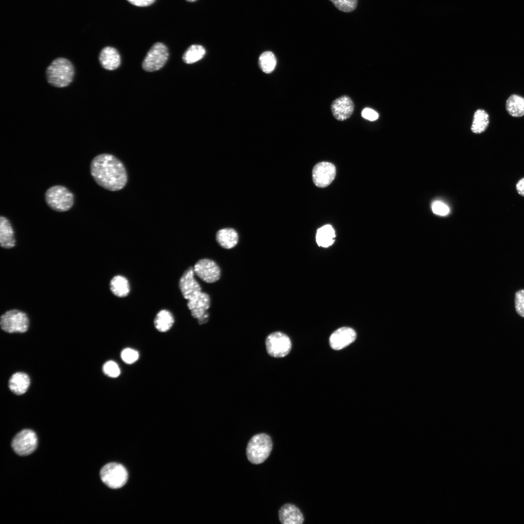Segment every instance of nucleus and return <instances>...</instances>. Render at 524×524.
<instances>
[{
    "instance_id": "1",
    "label": "nucleus",
    "mask_w": 524,
    "mask_h": 524,
    "mask_svg": "<svg viewBox=\"0 0 524 524\" xmlns=\"http://www.w3.org/2000/svg\"><path fill=\"white\" fill-rule=\"evenodd\" d=\"M90 171L98 185L110 191L120 190L128 182L125 165L111 154L102 153L94 157L90 163Z\"/></svg>"
},
{
    "instance_id": "2",
    "label": "nucleus",
    "mask_w": 524,
    "mask_h": 524,
    "mask_svg": "<svg viewBox=\"0 0 524 524\" xmlns=\"http://www.w3.org/2000/svg\"><path fill=\"white\" fill-rule=\"evenodd\" d=\"M48 82L56 87H65L72 82L74 68L72 63L64 58H58L52 61L47 68Z\"/></svg>"
},
{
    "instance_id": "3",
    "label": "nucleus",
    "mask_w": 524,
    "mask_h": 524,
    "mask_svg": "<svg viewBox=\"0 0 524 524\" xmlns=\"http://www.w3.org/2000/svg\"><path fill=\"white\" fill-rule=\"evenodd\" d=\"M45 200L50 209L57 212L68 211L74 204L73 194L67 187L61 185L49 188L45 193Z\"/></svg>"
},
{
    "instance_id": "4",
    "label": "nucleus",
    "mask_w": 524,
    "mask_h": 524,
    "mask_svg": "<svg viewBox=\"0 0 524 524\" xmlns=\"http://www.w3.org/2000/svg\"><path fill=\"white\" fill-rule=\"evenodd\" d=\"M272 446V439L268 434L255 435L247 445L246 454L248 460L254 464L263 462L270 455Z\"/></svg>"
},
{
    "instance_id": "5",
    "label": "nucleus",
    "mask_w": 524,
    "mask_h": 524,
    "mask_svg": "<svg viewBox=\"0 0 524 524\" xmlns=\"http://www.w3.org/2000/svg\"><path fill=\"white\" fill-rule=\"evenodd\" d=\"M100 478L108 487L118 489L124 486L128 480V472L121 464L112 462L104 465L100 471Z\"/></svg>"
},
{
    "instance_id": "6",
    "label": "nucleus",
    "mask_w": 524,
    "mask_h": 524,
    "mask_svg": "<svg viewBox=\"0 0 524 524\" xmlns=\"http://www.w3.org/2000/svg\"><path fill=\"white\" fill-rule=\"evenodd\" d=\"M29 323L27 314L16 309L7 311L0 317L1 328L8 333H24L27 330Z\"/></svg>"
},
{
    "instance_id": "7",
    "label": "nucleus",
    "mask_w": 524,
    "mask_h": 524,
    "mask_svg": "<svg viewBox=\"0 0 524 524\" xmlns=\"http://www.w3.org/2000/svg\"><path fill=\"white\" fill-rule=\"evenodd\" d=\"M168 57L166 46L161 42L156 43L147 52L142 63L143 68L147 72L158 70L164 66Z\"/></svg>"
},
{
    "instance_id": "8",
    "label": "nucleus",
    "mask_w": 524,
    "mask_h": 524,
    "mask_svg": "<svg viewBox=\"0 0 524 524\" xmlns=\"http://www.w3.org/2000/svg\"><path fill=\"white\" fill-rule=\"evenodd\" d=\"M265 346L268 354L275 358L287 356L291 351V341L285 334L277 331L270 334L265 339Z\"/></svg>"
},
{
    "instance_id": "9",
    "label": "nucleus",
    "mask_w": 524,
    "mask_h": 524,
    "mask_svg": "<svg viewBox=\"0 0 524 524\" xmlns=\"http://www.w3.org/2000/svg\"><path fill=\"white\" fill-rule=\"evenodd\" d=\"M12 447L18 455L27 456L34 451L37 445V438L35 432L28 429L21 430L12 441Z\"/></svg>"
},
{
    "instance_id": "10",
    "label": "nucleus",
    "mask_w": 524,
    "mask_h": 524,
    "mask_svg": "<svg viewBox=\"0 0 524 524\" xmlns=\"http://www.w3.org/2000/svg\"><path fill=\"white\" fill-rule=\"evenodd\" d=\"M187 306L193 317L196 318L199 324L206 323L209 318L207 310L210 306V298L208 294L200 292L188 300Z\"/></svg>"
},
{
    "instance_id": "11",
    "label": "nucleus",
    "mask_w": 524,
    "mask_h": 524,
    "mask_svg": "<svg viewBox=\"0 0 524 524\" xmlns=\"http://www.w3.org/2000/svg\"><path fill=\"white\" fill-rule=\"evenodd\" d=\"M194 270L195 275L207 283L216 282L221 275L218 265L213 261L208 259L198 261L194 265Z\"/></svg>"
},
{
    "instance_id": "12",
    "label": "nucleus",
    "mask_w": 524,
    "mask_h": 524,
    "mask_svg": "<svg viewBox=\"0 0 524 524\" xmlns=\"http://www.w3.org/2000/svg\"><path fill=\"white\" fill-rule=\"evenodd\" d=\"M336 173V168L332 164L326 162L319 163L312 169L313 181L318 187H326L334 180Z\"/></svg>"
},
{
    "instance_id": "13",
    "label": "nucleus",
    "mask_w": 524,
    "mask_h": 524,
    "mask_svg": "<svg viewBox=\"0 0 524 524\" xmlns=\"http://www.w3.org/2000/svg\"><path fill=\"white\" fill-rule=\"evenodd\" d=\"M195 274L194 268L189 267L179 280L180 291L183 297L187 300L201 292V287L194 277Z\"/></svg>"
},
{
    "instance_id": "14",
    "label": "nucleus",
    "mask_w": 524,
    "mask_h": 524,
    "mask_svg": "<svg viewBox=\"0 0 524 524\" xmlns=\"http://www.w3.org/2000/svg\"><path fill=\"white\" fill-rule=\"evenodd\" d=\"M357 335L355 330L349 327H342L332 333L329 338V344L334 350H340L355 341Z\"/></svg>"
},
{
    "instance_id": "15",
    "label": "nucleus",
    "mask_w": 524,
    "mask_h": 524,
    "mask_svg": "<svg viewBox=\"0 0 524 524\" xmlns=\"http://www.w3.org/2000/svg\"><path fill=\"white\" fill-rule=\"evenodd\" d=\"M354 103L347 96H342L332 103L331 109L333 116L339 121H344L349 118L353 112Z\"/></svg>"
},
{
    "instance_id": "16",
    "label": "nucleus",
    "mask_w": 524,
    "mask_h": 524,
    "mask_svg": "<svg viewBox=\"0 0 524 524\" xmlns=\"http://www.w3.org/2000/svg\"><path fill=\"white\" fill-rule=\"evenodd\" d=\"M278 518L283 524H301L304 518L300 510L295 505L286 504L278 511Z\"/></svg>"
},
{
    "instance_id": "17",
    "label": "nucleus",
    "mask_w": 524,
    "mask_h": 524,
    "mask_svg": "<svg viewBox=\"0 0 524 524\" xmlns=\"http://www.w3.org/2000/svg\"><path fill=\"white\" fill-rule=\"evenodd\" d=\"M98 58L101 66L107 70H115L120 65L121 59L118 51L111 47L102 49Z\"/></svg>"
},
{
    "instance_id": "18",
    "label": "nucleus",
    "mask_w": 524,
    "mask_h": 524,
    "mask_svg": "<svg viewBox=\"0 0 524 524\" xmlns=\"http://www.w3.org/2000/svg\"><path fill=\"white\" fill-rule=\"evenodd\" d=\"M14 231L9 220L0 216V245L2 247L11 248L15 246Z\"/></svg>"
},
{
    "instance_id": "19",
    "label": "nucleus",
    "mask_w": 524,
    "mask_h": 524,
    "mask_svg": "<svg viewBox=\"0 0 524 524\" xmlns=\"http://www.w3.org/2000/svg\"><path fill=\"white\" fill-rule=\"evenodd\" d=\"M30 384V379L27 374L17 372L13 374L10 378L9 387L14 393L21 395L27 391Z\"/></svg>"
},
{
    "instance_id": "20",
    "label": "nucleus",
    "mask_w": 524,
    "mask_h": 524,
    "mask_svg": "<svg viewBox=\"0 0 524 524\" xmlns=\"http://www.w3.org/2000/svg\"><path fill=\"white\" fill-rule=\"evenodd\" d=\"M216 239L221 246L224 248L230 249L237 245L238 241V235L234 229L225 228L217 231Z\"/></svg>"
},
{
    "instance_id": "21",
    "label": "nucleus",
    "mask_w": 524,
    "mask_h": 524,
    "mask_svg": "<svg viewBox=\"0 0 524 524\" xmlns=\"http://www.w3.org/2000/svg\"><path fill=\"white\" fill-rule=\"evenodd\" d=\"M110 288L112 293L119 297L126 296L130 291L128 279L120 275L115 276L112 278L110 282Z\"/></svg>"
},
{
    "instance_id": "22",
    "label": "nucleus",
    "mask_w": 524,
    "mask_h": 524,
    "mask_svg": "<svg viewBox=\"0 0 524 524\" xmlns=\"http://www.w3.org/2000/svg\"><path fill=\"white\" fill-rule=\"evenodd\" d=\"M174 322V319L172 314L166 310L159 311L154 320L155 328L161 332H165L169 330L172 327Z\"/></svg>"
},
{
    "instance_id": "23",
    "label": "nucleus",
    "mask_w": 524,
    "mask_h": 524,
    "mask_svg": "<svg viewBox=\"0 0 524 524\" xmlns=\"http://www.w3.org/2000/svg\"><path fill=\"white\" fill-rule=\"evenodd\" d=\"M506 109L513 117L524 115V98L517 95L510 96L506 101Z\"/></svg>"
},
{
    "instance_id": "24",
    "label": "nucleus",
    "mask_w": 524,
    "mask_h": 524,
    "mask_svg": "<svg viewBox=\"0 0 524 524\" xmlns=\"http://www.w3.org/2000/svg\"><path fill=\"white\" fill-rule=\"evenodd\" d=\"M335 231L330 225H326L317 230L316 240L319 246L327 247L334 242Z\"/></svg>"
},
{
    "instance_id": "25",
    "label": "nucleus",
    "mask_w": 524,
    "mask_h": 524,
    "mask_svg": "<svg viewBox=\"0 0 524 524\" xmlns=\"http://www.w3.org/2000/svg\"><path fill=\"white\" fill-rule=\"evenodd\" d=\"M489 123L488 114L484 110L478 109L474 114L471 130L474 133H480L485 131Z\"/></svg>"
},
{
    "instance_id": "26",
    "label": "nucleus",
    "mask_w": 524,
    "mask_h": 524,
    "mask_svg": "<svg viewBox=\"0 0 524 524\" xmlns=\"http://www.w3.org/2000/svg\"><path fill=\"white\" fill-rule=\"evenodd\" d=\"M205 49L199 45H193L190 46L182 56L183 62L188 64L194 63L201 60L205 54Z\"/></svg>"
},
{
    "instance_id": "27",
    "label": "nucleus",
    "mask_w": 524,
    "mask_h": 524,
    "mask_svg": "<svg viewBox=\"0 0 524 524\" xmlns=\"http://www.w3.org/2000/svg\"><path fill=\"white\" fill-rule=\"evenodd\" d=\"M276 63V58L271 51H265L262 53L259 57L260 67L265 73H271L275 68Z\"/></svg>"
},
{
    "instance_id": "28",
    "label": "nucleus",
    "mask_w": 524,
    "mask_h": 524,
    "mask_svg": "<svg viewBox=\"0 0 524 524\" xmlns=\"http://www.w3.org/2000/svg\"><path fill=\"white\" fill-rule=\"evenodd\" d=\"M339 10L350 13L354 11L358 5V0H329Z\"/></svg>"
},
{
    "instance_id": "29",
    "label": "nucleus",
    "mask_w": 524,
    "mask_h": 524,
    "mask_svg": "<svg viewBox=\"0 0 524 524\" xmlns=\"http://www.w3.org/2000/svg\"><path fill=\"white\" fill-rule=\"evenodd\" d=\"M139 357L138 351L131 348H125L121 353V359L127 364L133 363L137 360Z\"/></svg>"
},
{
    "instance_id": "30",
    "label": "nucleus",
    "mask_w": 524,
    "mask_h": 524,
    "mask_svg": "<svg viewBox=\"0 0 524 524\" xmlns=\"http://www.w3.org/2000/svg\"><path fill=\"white\" fill-rule=\"evenodd\" d=\"M102 370L106 375L111 377H116L120 374L118 365L112 360L106 362L103 366Z\"/></svg>"
},
{
    "instance_id": "31",
    "label": "nucleus",
    "mask_w": 524,
    "mask_h": 524,
    "mask_svg": "<svg viewBox=\"0 0 524 524\" xmlns=\"http://www.w3.org/2000/svg\"><path fill=\"white\" fill-rule=\"evenodd\" d=\"M431 209L435 214L440 216H445L450 212L449 207L440 200L434 201L431 204Z\"/></svg>"
},
{
    "instance_id": "32",
    "label": "nucleus",
    "mask_w": 524,
    "mask_h": 524,
    "mask_svg": "<svg viewBox=\"0 0 524 524\" xmlns=\"http://www.w3.org/2000/svg\"><path fill=\"white\" fill-rule=\"evenodd\" d=\"M515 307L517 313L524 317V290H520L515 294Z\"/></svg>"
},
{
    "instance_id": "33",
    "label": "nucleus",
    "mask_w": 524,
    "mask_h": 524,
    "mask_svg": "<svg viewBox=\"0 0 524 524\" xmlns=\"http://www.w3.org/2000/svg\"><path fill=\"white\" fill-rule=\"evenodd\" d=\"M362 116L370 121H375L377 120L378 117V115L374 110L366 108H364L361 113Z\"/></svg>"
},
{
    "instance_id": "34",
    "label": "nucleus",
    "mask_w": 524,
    "mask_h": 524,
    "mask_svg": "<svg viewBox=\"0 0 524 524\" xmlns=\"http://www.w3.org/2000/svg\"><path fill=\"white\" fill-rule=\"evenodd\" d=\"M131 4L139 7L147 6L152 4L155 0H127Z\"/></svg>"
},
{
    "instance_id": "35",
    "label": "nucleus",
    "mask_w": 524,
    "mask_h": 524,
    "mask_svg": "<svg viewBox=\"0 0 524 524\" xmlns=\"http://www.w3.org/2000/svg\"><path fill=\"white\" fill-rule=\"evenodd\" d=\"M516 189L520 195L524 196V178L518 182L516 184Z\"/></svg>"
},
{
    "instance_id": "36",
    "label": "nucleus",
    "mask_w": 524,
    "mask_h": 524,
    "mask_svg": "<svg viewBox=\"0 0 524 524\" xmlns=\"http://www.w3.org/2000/svg\"><path fill=\"white\" fill-rule=\"evenodd\" d=\"M186 0L187 1H189V2H194V1H195L196 0Z\"/></svg>"
}]
</instances>
